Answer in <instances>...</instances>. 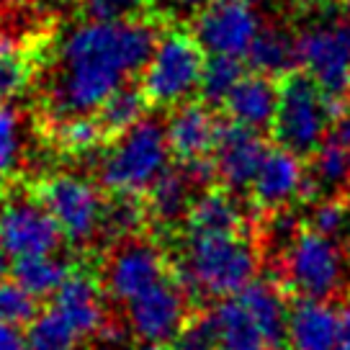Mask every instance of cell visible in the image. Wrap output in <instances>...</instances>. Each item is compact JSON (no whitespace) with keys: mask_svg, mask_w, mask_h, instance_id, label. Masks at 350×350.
Wrapping results in <instances>:
<instances>
[{"mask_svg":"<svg viewBox=\"0 0 350 350\" xmlns=\"http://www.w3.org/2000/svg\"><path fill=\"white\" fill-rule=\"evenodd\" d=\"M240 232H247V217L234 193L224 188H208L193 198L183 224V234H240Z\"/></svg>","mask_w":350,"mask_h":350,"instance_id":"cell-20","label":"cell"},{"mask_svg":"<svg viewBox=\"0 0 350 350\" xmlns=\"http://www.w3.org/2000/svg\"><path fill=\"white\" fill-rule=\"evenodd\" d=\"M173 273V262L167 260L163 247L152 240L137 237L111 247L109 258L103 262L100 281L113 301L126 306Z\"/></svg>","mask_w":350,"mask_h":350,"instance_id":"cell-11","label":"cell"},{"mask_svg":"<svg viewBox=\"0 0 350 350\" xmlns=\"http://www.w3.org/2000/svg\"><path fill=\"white\" fill-rule=\"evenodd\" d=\"M278 111L273 121V139L296 157H312L335 131L342 106L327 98V93L312 77L296 70L278 80Z\"/></svg>","mask_w":350,"mask_h":350,"instance_id":"cell-6","label":"cell"},{"mask_svg":"<svg viewBox=\"0 0 350 350\" xmlns=\"http://www.w3.org/2000/svg\"><path fill=\"white\" fill-rule=\"evenodd\" d=\"M52 137L57 147L70 157H90L100 154V150L109 144L106 134L100 129L96 116H80V119H67L52 124Z\"/></svg>","mask_w":350,"mask_h":350,"instance_id":"cell-28","label":"cell"},{"mask_svg":"<svg viewBox=\"0 0 350 350\" xmlns=\"http://www.w3.org/2000/svg\"><path fill=\"white\" fill-rule=\"evenodd\" d=\"M147 350H173V348H147Z\"/></svg>","mask_w":350,"mask_h":350,"instance_id":"cell-43","label":"cell"},{"mask_svg":"<svg viewBox=\"0 0 350 350\" xmlns=\"http://www.w3.org/2000/svg\"><path fill=\"white\" fill-rule=\"evenodd\" d=\"M306 23L296 31V62L329 100L345 109L350 96V16H340L335 0H301Z\"/></svg>","mask_w":350,"mask_h":350,"instance_id":"cell-3","label":"cell"},{"mask_svg":"<svg viewBox=\"0 0 350 350\" xmlns=\"http://www.w3.org/2000/svg\"><path fill=\"white\" fill-rule=\"evenodd\" d=\"M36 198L52 214L62 237L72 245H90L100 234L106 198L96 183L77 173L46 175L36 186Z\"/></svg>","mask_w":350,"mask_h":350,"instance_id":"cell-9","label":"cell"},{"mask_svg":"<svg viewBox=\"0 0 350 350\" xmlns=\"http://www.w3.org/2000/svg\"><path fill=\"white\" fill-rule=\"evenodd\" d=\"M152 0H83L88 21H131L147 16Z\"/></svg>","mask_w":350,"mask_h":350,"instance_id":"cell-34","label":"cell"},{"mask_svg":"<svg viewBox=\"0 0 350 350\" xmlns=\"http://www.w3.org/2000/svg\"><path fill=\"white\" fill-rule=\"evenodd\" d=\"M106 296L109 294L103 288L100 275L90 273L85 268H77L52 296L49 306H55L83 335V340L109 338L113 335V325L109 322V312H106Z\"/></svg>","mask_w":350,"mask_h":350,"instance_id":"cell-15","label":"cell"},{"mask_svg":"<svg viewBox=\"0 0 350 350\" xmlns=\"http://www.w3.org/2000/svg\"><path fill=\"white\" fill-rule=\"evenodd\" d=\"M173 268L191 294L221 301L258 281L260 247L247 232L183 234Z\"/></svg>","mask_w":350,"mask_h":350,"instance_id":"cell-2","label":"cell"},{"mask_svg":"<svg viewBox=\"0 0 350 350\" xmlns=\"http://www.w3.org/2000/svg\"><path fill=\"white\" fill-rule=\"evenodd\" d=\"M247 65L268 77H281L296 72V33H291L281 23H265L247 52Z\"/></svg>","mask_w":350,"mask_h":350,"instance_id":"cell-22","label":"cell"},{"mask_svg":"<svg viewBox=\"0 0 350 350\" xmlns=\"http://www.w3.org/2000/svg\"><path fill=\"white\" fill-rule=\"evenodd\" d=\"M268 150L271 147L262 139L260 131L224 121L214 154H211L214 165H217V180L221 183V188L230 193L250 191Z\"/></svg>","mask_w":350,"mask_h":350,"instance_id":"cell-14","label":"cell"},{"mask_svg":"<svg viewBox=\"0 0 350 350\" xmlns=\"http://www.w3.org/2000/svg\"><path fill=\"white\" fill-rule=\"evenodd\" d=\"M163 31L154 11L131 21H83L70 29L46 88L49 124L96 116L119 88L142 75Z\"/></svg>","mask_w":350,"mask_h":350,"instance_id":"cell-1","label":"cell"},{"mask_svg":"<svg viewBox=\"0 0 350 350\" xmlns=\"http://www.w3.org/2000/svg\"><path fill=\"white\" fill-rule=\"evenodd\" d=\"M278 350H286V348H278Z\"/></svg>","mask_w":350,"mask_h":350,"instance_id":"cell-44","label":"cell"},{"mask_svg":"<svg viewBox=\"0 0 350 350\" xmlns=\"http://www.w3.org/2000/svg\"><path fill=\"white\" fill-rule=\"evenodd\" d=\"M342 252H345V262H348V275H350V230L345 234V242H342Z\"/></svg>","mask_w":350,"mask_h":350,"instance_id":"cell-39","label":"cell"},{"mask_svg":"<svg viewBox=\"0 0 350 350\" xmlns=\"http://www.w3.org/2000/svg\"><path fill=\"white\" fill-rule=\"evenodd\" d=\"M173 350H221L214 312H193L173 340Z\"/></svg>","mask_w":350,"mask_h":350,"instance_id":"cell-31","label":"cell"},{"mask_svg":"<svg viewBox=\"0 0 350 350\" xmlns=\"http://www.w3.org/2000/svg\"><path fill=\"white\" fill-rule=\"evenodd\" d=\"M5 252H3V247H0V281H3V273H5Z\"/></svg>","mask_w":350,"mask_h":350,"instance_id":"cell-40","label":"cell"},{"mask_svg":"<svg viewBox=\"0 0 350 350\" xmlns=\"http://www.w3.org/2000/svg\"><path fill=\"white\" fill-rule=\"evenodd\" d=\"M338 3L342 5V8H345V13L350 16V0H338Z\"/></svg>","mask_w":350,"mask_h":350,"instance_id":"cell-41","label":"cell"},{"mask_svg":"<svg viewBox=\"0 0 350 350\" xmlns=\"http://www.w3.org/2000/svg\"><path fill=\"white\" fill-rule=\"evenodd\" d=\"M147 227H150V214L142 196H111L106 201L100 234L109 242L119 245L126 240H137Z\"/></svg>","mask_w":350,"mask_h":350,"instance_id":"cell-25","label":"cell"},{"mask_svg":"<svg viewBox=\"0 0 350 350\" xmlns=\"http://www.w3.org/2000/svg\"><path fill=\"white\" fill-rule=\"evenodd\" d=\"M65 240L52 214L36 196H11L0 201V247L13 260L52 255Z\"/></svg>","mask_w":350,"mask_h":350,"instance_id":"cell-12","label":"cell"},{"mask_svg":"<svg viewBox=\"0 0 350 350\" xmlns=\"http://www.w3.org/2000/svg\"><path fill=\"white\" fill-rule=\"evenodd\" d=\"M147 96L142 93L139 85H124L111 96L96 113V121L100 124V129L106 134V139H116L121 134H126L134 129L142 119H147Z\"/></svg>","mask_w":350,"mask_h":350,"instance_id":"cell-24","label":"cell"},{"mask_svg":"<svg viewBox=\"0 0 350 350\" xmlns=\"http://www.w3.org/2000/svg\"><path fill=\"white\" fill-rule=\"evenodd\" d=\"M306 180V165L301 157L284 147H271L260 170L250 186V201L260 214L288 208L291 201H301Z\"/></svg>","mask_w":350,"mask_h":350,"instance_id":"cell-16","label":"cell"},{"mask_svg":"<svg viewBox=\"0 0 350 350\" xmlns=\"http://www.w3.org/2000/svg\"><path fill=\"white\" fill-rule=\"evenodd\" d=\"M262 23L252 5L237 0H211L198 13L191 31L208 57H247Z\"/></svg>","mask_w":350,"mask_h":350,"instance_id":"cell-13","label":"cell"},{"mask_svg":"<svg viewBox=\"0 0 350 350\" xmlns=\"http://www.w3.org/2000/svg\"><path fill=\"white\" fill-rule=\"evenodd\" d=\"M278 93H281V85L275 77L260 75V72L245 75L224 103L227 121L255 131L273 129L275 111H278Z\"/></svg>","mask_w":350,"mask_h":350,"instance_id":"cell-18","label":"cell"},{"mask_svg":"<svg viewBox=\"0 0 350 350\" xmlns=\"http://www.w3.org/2000/svg\"><path fill=\"white\" fill-rule=\"evenodd\" d=\"M335 134H338L340 139H345V142L350 144V96H348V100H345L342 116H340L338 124H335Z\"/></svg>","mask_w":350,"mask_h":350,"instance_id":"cell-37","label":"cell"},{"mask_svg":"<svg viewBox=\"0 0 350 350\" xmlns=\"http://www.w3.org/2000/svg\"><path fill=\"white\" fill-rule=\"evenodd\" d=\"M33 77L31 55L13 33L0 31V103L18 98Z\"/></svg>","mask_w":350,"mask_h":350,"instance_id":"cell-26","label":"cell"},{"mask_svg":"<svg viewBox=\"0 0 350 350\" xmlns=\"http://www.w3.org/2000/svg\"><path fill=\"white\" fill-rule=\"evenodd\" d=\"M188 294L191 291L180 281V275L173 273L157 286H152L150 291H144L142 296H137L134 301L124 306L131 335L139 342H144L147 348L173 345L178 332L193 314Z\"/></svg>","mask_w":350,"mask_h":350,"instance_id":"cell-10","label":"cell"},{"mask_svg":"<svg viewBox=\"0 0 350 350\" xmlns=\"http://www.w3.org/2000/svg\"><path fill=\"white\" fill-rule=\"evenodd\" d=\"M306 227L332 240H338L340 234L345 237L350 230V201H345V196H327L314 201Z\"/></svg>","mask_w":350,"mask_h":350,"instance_id":"cell-30","label":"cell"},{"mask_svg":"<svg viewBox=\"0 0 350 350\" xmlns=\"http://www.w3.org/2000/svg\"><path fill=\"white\" fill-rule=\"evenodd\" d=\"M206 59L191 29H165L139 80L147 103L157 109L188 103L201 88Z\"/></svg>","mask_w":350,"mask_h":350,"instance_id":"cell-7","label":"cell"},{"mask_svg":"<svg viewBox=\"0 0 350 350\" xmlns=\"http://www.w3.org/2000/svg\"><path fill=\"white\" fill-rule=\"evenodd\" d=\"M237 3H245V5H255V3H262V0H237Z\"/></svg>","mask_w":350,"mask_h":350,"instance_id":"cell-42","label":"cell"},{"mask_svg":"<svg viewBox=\"0 0 350 350\" xmlns=\"http://www.w3.org/2000/svg\"><path fill=\"white\" fill-rule=\"evenodd\" d=\"M83 335L67 322L55 306H46L36 314L26 329V348L29 350H77Z\"/></svg>","mask_w":350,"mask_h":350,"instance_id":"cell-27","label":"cell"},{"mask_svg":"<svg viewBox=\"0 0 350 350\" xmlns=\"http://www.w3.org/2000/svg\"><path fill=\"white\" fill-rule=\"evenodd\" d=\"M72 271L75 268L70 265L67 258H59L57 252H52V255L16 260V265H13V281H18L33 299H44V296H55L59 291V286L70 278Z\"/></svg>","mask_w":350,"mask_h":350,"instance_id":"cell-23","label":"cell"},{"mask_svg":"<svg viewBox=\"0 0 350 350\" xmlns=\"http://www.w3.org/2000/svg\"><path fill=\"white\" fill-rule=\"evenodd\" d=\"M208 3H211V0H170L173 13H180V16H193V18L206 8Z\"/></svg>","mask_w":350,"mask_h":350,"instance_id":"cell-36","label":"cell"},{"mask_svg":"<svg viewBox=\"0 0 350 350\" xmlns=\"http://www.w3.org/2000/svg\"><path fill=\"white\" fill-rule=\"evenodd\" d=\"M21 147H23L21 116L8 103H0V180L5 175H11L13 167L18 165Z\"/></svg>","mask_w":350,"mask_h":350,"instance_id":"cell-33","label":"cell"},{"mask_svg":"<svg viewBox=\"0 0 350 350\" xmlns=\"http://www.w3.org/2000/svg\"><path fill=\"white\" fill-rule=\"evenodd\" d=\"M286 288L273 281H252L245 291L221 299L214 309L221 350H278L288 329Z\"/></svg>","mask_w":350,"mask_h":350,"instance_id":"cell-4","label":"cell"},{"mask_svg":"<svg viewBox=\"0 0 350 350\" xmlns=\"http://www.w3.org/2000/svg\"><path fill=\"white\" fill-rule=\"evenodd\" d=\"M170 144L165 126L154 119H142L134 129L111 139L98 154L96 178L111 196H142L167 170Z\"/></svg>","mask_w":350,"mask_h":350,"instance_id":"cell-5","label":"cell"},{"mask_svg":"<svg viewBox=\"0 0 350 350\" xmlns=\"http://www.w3.org/2000/svg\"><path fill=\"white\" fill-rule=\"evenodd\" d=\"M342 312L329 301H299L288 312L286 342L291 350H338Z\"/></svg>","mask_w":350,"mask_h":350,"instance_id":"cell-19","label":"cell"},{"mask_svg":"<svg viewBox=\"0 0 350 350\" xmlns=\"http://www.w3.org/2000/svg\"><path fill=\"white\" fill-rule=\"evenodd\" d=\"M338 350H350V306H345V309H342V327H340Z\"/></svg>","mask_w":350,"mask_h":350,"instance_id":"cell-38","label":"cell"},{"mask_svg":"<svg viewBox=\"0 0 350 350\" xmlns=\"http://www.w3.org/2000/svg\"><path fill=\"white\" fill-rule=\"evenodd\" d=\"M0 350H29L26 332L13 325H0Z\"/></svg>","mask_w":350,"mask_h":350,"instance_id":"cell-35","label":"cell"},{"mask_svg":"<svg viewBox=\"0 0 350 350\" xmlns=\"http://www.w3.org/2000/svg\"><path fill=\"white\" fill-rule=\"evenodd\" d=\"M36 314V299L18 281H0V325H31Z\"/></svg>","mask_w":350,"mask_h":350,"instance_id":"cell-32","label":"cell"},{"mask_svg":"<svg viewBox=\"0 0 350 350\" xmlns=\"http://www.w3.org/2000/svg\"><path fill=\"white\" fill-rule=\"evenodd\" d=\"M245 77V62L237 57H208L201 77L198 96L208 106H224L232 90L240 85Z\"/></svg>","mask_w":350,"mask_h":350,"instance_id":"cell-29","label":"cell"},{"mask_svg":"<svg viewBox=\"0 0 350 350\" xmlns=\"http://www.w3.org/2000/svg\"><path fill=\"white\" fill-rule=\"evenodd\" d=\"M193 186L186 178L183 167H167L160 180L154 183L147 193H144V204H147V214H150V224L154 230H178L186 224L188 208L193 204Z\"/></svg>","mask_w":350,"mask_h":350,"instance_id":"cell-21","label":"cell"},{"mask_svg":"<svg viewBox=\"0 0 350 350\" xmlns=\"http://www.w3.org/2000/svg\"><path fill=\"white\" fill-rule=\"evenodd\" d=\"M281 286L301 301H329L348 278L345 252L338 240L304 227L294 245L278 258Z\"/></svg>","mask_w":350,"mask_h":350,"instance_id":"cell-8","label":"cell"},{"mask_svg":"<svg viewBox=\"0 0 350 350\" xmlns=\"http://www.w3.org/2000/svg\"><path fill=\"white\" fill-rule=\"evenodd\" d=\"M221 124L224 121H219L214 109L204 100H188L183 106L173 109L170 119L165 124L170 154L180 165L201 160V157H211Z\"/></svg>","mask_w":350,"mask_h":350,"instance_id":"cell-17","label":"cell"}]
</instances>
